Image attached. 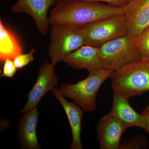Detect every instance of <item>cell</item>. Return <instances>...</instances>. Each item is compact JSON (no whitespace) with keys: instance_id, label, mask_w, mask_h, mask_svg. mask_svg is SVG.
Here are the masks:
<instances>
[{"instance_id":"cell-1","label":"cell","mask_w":149,"mask_h":149,"mask_svg":"<svg viewBox=\"0 0 149 149\" xmlns=\"http://www.w3.org/2000/svg\"><path fill=\"white\" fill-rule=\"evenodd\" d=\"M120 15H124L123 6L83 1H59L51 11L49 18L52 25L79 28Z\"/></svg>"},{"instance_id":"cell-2","label":"cell","mask_w":149,"mask_h":149,"mask_svg":"<svg viewBox=\"0 0 149 149\" xmlns=\"http://www.w3.org/2000/svg\"><path fill=\"white\" fill-rule=\"evenodd\" d=\"M113 72L104 68L90 72L84 80L74 84L65 83L58 90L63 95L72 99L84 111L93 112L97 108L96 97L99 89Z\"/></svg>"},{"instance_id":"cell-3","label":"cell","mask_w":149,"mask_h":149,"mask_svg":"<svg viewBox=\"0 0 149 149\" xmlns=\"http://www.w3.org/2000/svg\"><path fill=\"white\" fill-rule=\"evenodd\" d=\"M113 90L128 97L141 95L149 91V61L140 59L113 72Z\"/></svg>"},{"instance_id":"cell-4","label":"cell","mask_w":149,"mask_h":149,"mask_svg":"<svg viewBox=\"0 0 149 149\" xmlns=\"http://www.w3.org/2000/svg\"><path fill=\"white\" fill-rule=\"evenodd\" d=\"M98 51L103 68L113 71L141 59L133 38L127 35L105 43Z\"/></svg>"},{"instance_id":"cell-5","label":"cell","mask_w":149,"mask_h":149,"mask_svg":"<svg viewBox=\"0 0 149 149\" xmlns=\"http://www.w3.org/2000/svg\"><path fill=\"white\" fill-rule=\"evenodd\" d=\"M82 28L85 45L96 47L127 35V22L124 15L100 19Z\"/></svg>"},{"instance_id":"cell-6","label":"cell","mask_w":149,"mask_h":149,"mask_svg":"<svg viewBox=\"0 0 149 149\" xmlns=\"http://www.w3.org/2000/svg\"><path fill=\"white\" fill-rule=\"evenodd\" d=\"M52 25L48 54L52 63L55 65L58 63L63 61L70 54L85 45V41L82 27Z\"/></svg>"},{"instance_id":"cell-7","label":"cell","mask_w":149,"mask_h":149,"mask_svg":"<svg viewBox=\"0 0 149 149\" xmlns=\"http://www.w3.org/2000/svg\"><path fill=\"white\" fill-rule=\"evenodd\" d=\"M55 66L47 61L44 63L39 70L36 83L28 94V101L20 112L24 113L37 107L43 97L55 89L58 84V78L55 72Z\"/></svg>"},{"instance_id":"cell-8","label":"cell","mask_w":149,"mask_h":149,"mask_svg":"<svg viewBox=\"0 0 149 149\" xmlns=\"http://www.w3.org/2000/svg\"><path fill=\"white\" fill-rule=\"evenodd\" d=\"M57 0H17L11 8L13 13H24L34 19L38 31L43 35L47 33L50 23L47 13L49 9Z\"/></svg>"},{"instance_id":"cell-9","label":"cell","mask_w":149,"mask_h":149,"mask_svg":"<svg viewBox=\"0 0 149 149\" xmlns=\"http://www.w3.org/2000/svg\"><path fill=\"white\" fill-rule=\"evenodd\" d=\"M124 125L110 112L104 115L97 127V138L101 149H119Z\"/></svg>"},{"instance_id":"cell-10","label":"cell","mask_w":149,"mask_h":149,"mask_svg":"<svg viewBox=\"0 0 149 149\" xmlns=\"http://www.w3.org/2000/svg\"><path fill=\"white\" fill-rule=\"evenodd\" d=\"M123 10L129 37L135 38L149 27V0H132Z\"/></svg>"},{"instance_id":"cell-11","label":"cell","mask_w":149,"mask_h":149,"mask_svg":"<svg viewBox=\"0 0 149 149\" xmlns=\"http://www.w3.org/2000/svg\"><path fill=\"white\" fill-rule=\"evenodd\" d=\"M127 96L113 90V103L110 112L124 125L126 129L138 127L145 129L146 122L142 114L137 113L130 105Z\"/></svg>"},{"instance_id":"cell-12","label":"cell","mask_w":149,"mask_h":149,"mask_svg":"<svg viewBox=\"0 0 149 149\" xmlns=\"http://www.w3.org/2000/svg\"><path fill=\"white\" fill-rule=\"evenodd\" d=\"M52 92L54 96L60 103L64 109L69 121L72 134L70 148L83 149L81 135L82 118L85 112L74 102H68L67 100L58 89L55 88Z\"/></svg>"},{"instance_id":"cell-13","label":"cell","mask_w":149,"mask_h":149,"mask_svg":"<svg viewBox=\"0 0 149 149\" xmlns=\"http://www.w3.org/2000/svg\"><path fill=\"white\" fill-rule=\"evenodd\" d=\"M63 61L74 68L89 72L103 68L98 48L85 45L65 57Z\"/></svg>"},{"instance_id":"cell-14","label":"cell","mask_w":149,"mask_h":149,"mask_svg":"<svg viewBox=\"0 0 149 149\" xmlns=\"http://www.w3.org/2000/svg\"><path fill=\"white\" fill-rule=\"evenodd\" d=\"M39 113L37 107L24 113L19 125L20 147L23 149H41L37 136Z\"/></svg>"},{"instance_id":"cell-15","label":"cell","mask_w":149,"mask_h":149,"mask_svg":"<svg viewBox=\"0 0 149 149\" xmlns=\"http://www.w3.org/2000/svg\"><path fill=\"white\" fill-rule=\"evenodd\" d=\"M23 52L22 47L15 35L0 19V61L13 60Z\"/></svg>"},{"instance_id":"cell-16","label":"cell","mask_w":149,"mask_h":149,"mask_svg":"<svg viewBox=\"0 0 149 149\" xmlns=\"http://www.w3.org/2000/svg\"><path fill=\"white\" fill-rule=\"evenodd\" d=\"M133 39L141 59L149 61V27Z\"/></svg>"},{"instance_id":"cell-17","label":"cell","mask_w":149,"mask_h":149,"mask_svg":"<svg viewBox=\"0 0 149 149\" xmlns=\"http://www.w3.org/2000/svg\"><path fill=\"white\" fill-rule=\"evenodd\" d=\"M149 147V143L146 137L136 135L121 141L119 149H146Z\"/></svg>"},{"instance_id":"cell-18","label":"cell","mask_w":149,"mask_h":149,"mask_svg":"<svg viewBox=\"0 0 149 149\" xmlns=\"http://www.w3.org/2000/svg\"><path fill=\"white\" fill-rule=\"evenodd\" d=\"M35 49H32L28 53L21 54L13 60V63L17 69H22L34 61L33 54L35 53Z\"/></svg>"},{"instance_id":"cell-19","label":"cell","mask_w":149,"mask_h":149,"mask_svg":"<svg viewBox=\"0 0 149 149\" xmlns=\"http://www.w3.org/2000/svg\"><path fill=\"white\" fill-rule=\"evenodd\" d=\"M2 72L1 77L12 78L16 73L17 69L13 60L7 59L3 63Z\"/></svg>"},{"instance_id":"cell-20","label":"cell","mask_w":149,"mask_h":149,"mask_svg":"<svg viewBox=\"0 0 149 149\" xmlns=\"http://www.w3.org/2000/svg\"><path fill=\"white\" fill-rule=\"evenodd\" d=\"M83 1L93 2H104L111 5L118 7H123L127 4L126 0H59V1ZM58 1V2H59Z\"/></svg>"},{"instance_id":"cell-21","label":"cell","mask_w":149,"mask_h":149,"mask_svg":"<svg viewBox=\"0 0 149 149\" xmlns=\"http://www.w3.org/2000/svg\"><path fill=\"white\" fill-rule=\"evenodd\" d=\"M146 122V127L144 129L149 134V103L141 112Z\"/></svg>"},{"instance_id":"cell-22","label":"cell","mask_w":149,"mask_h":149,"mask_svg":"<svg viewBox=\"0 0 149 149\" xmlns=\"http://www.w3.org/2000/svg\"><path fill=\"white\" fill-rule=\"evenodd\" d=\"M126 1L127 2H128L130 1H132V0H126Z\"/></svg>"},{"instance_id":"cell-23","label":"cell","mask_w":149,"mask_h":149,"mask_svg":"<svg viewBox=\"0 0 149 149\" xmlns=\"http://www.w3.org/2000/svg\"><path fill=\"white\" fill-rule=\"evenodd\" d=\"M58 2L59 0H57Z\"/></svg>"},{"instance_id":"cell-24","label":"cell","mask_w":149,"mask_h":149,"mask_svg":"<svg viewBox=\"0 0 149 149\" xmlns=\"http://www.w3.org/2000/svg\"></svg>"}]
</instances>
